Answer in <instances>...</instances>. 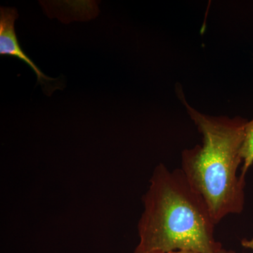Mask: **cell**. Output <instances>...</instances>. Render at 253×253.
<instances>
[{
    "mask_svg": "<svg viewBox=\"0 0 253 253\" xmlns=\"http://www.w3.org/2000/svg\"><path fill=\"white\" fill-rule=\"evenodd\" d=\"M142 201L134 253H221L224 249L214 238L215 224L206 204L181 169L156 166Z\"/></svg>",
    "mask_w": 253,
    "mask_h": 253,
    "instance_id": "obj_1",
    "label": "cell"
},
{
    "mask_svg": "<svg viewBox=\"0 0 253 253\" xmlns=\"http://www.w3.org/2000/svg\"><path fill=\"white\" fill-rule=\"evenodd\" d=\"M161 253V252H155V253Z\"/></svg>",
    "mask_w": 253,
    "mask_h": 253,
    "instance_id": "obj_8",
    "label": "cell"
},
{
    "mask_svg": "<svg viewBox=\"0 0 253 253\" xmlns=\"http://www.w3.org/2000/svg\"><path fill=\"white\" fill-rule=\"evenodd\" d=\"M179 89L178 96L203 136L202 145L182 151L180 169L217 225L226 216L244 211L246 180L238 169L248 121L203 114L188 104Z\"/></svg>",
    "mask_w": 253,
    "mask_h": 253,
    "instance_id": "obj_2",
    "label": "cell"
},
{
    "mask_svg": "<svg viewBox=\"0 0 253 253\" xmlns=\"http://www.w3.org/2000/svg\"><path fill=\"white\" fill-rule=\"evenodd\" d=\"M18 18L16 8H0V55L12 56L26 63L36 73L37 84H41L44 94L51 96L56 89L64 88V81L61 77L52 78L46 76L23 51L15 31V21Z\"/></svg>",
    "mask_w": 253,
    "mask_h": 253,
    "instance_id": "obj_3",
    "label": "cell"
},
{
    "mask_svg": "<svg viewBox=\"0 0 253 253\" xmlns=\"http://www.w3.org/2000/svg\"><path fill=\"white\" fill-rule=\"evenodd\" d=\"M241 156L243 158V166L240 176L246 180V174L253 165V119L251 121H248L246 126Z\"/></svg>",
    "mask_w": 253,
    "mask_h": 253,
    "instance_id": "obj_4",
    "label": "cell"
},
{
    "mask_svg": "<svg viewBox=\"0 0 253 253\" xmlns=\"http://www.w3.org/2000/svg\"><path fill=\"white\" fill-rule=\"evenodd\" d=\"M241 244L246 249H251L253 251V239L251 240L243 239Z\"/></svg>",
    "mask_w": 253,
    "mask_h": 253,
    "instance_id": "obj_5",
    "label": "cell"
},
{
    "mask_svg": "<svg viewBox=\"0 0 253 253\" xmlns=\"http://www.w3.org/2000/svg\"><path fill=\"white\" fill-rule=\"evenodd\" d=\"M231 251H226L225 249H223V251H221V253H230ZM169 253H201L199 252H196V251H173V252H170Z\"/></svg>",
    "mask_w": 253,
    "mask_h": 253,
    "instance_id": "obj_6",
    "label": "cell"
},
{
    "mask_svg": "<svg viewBox=\"0 0 253 253\" xmlns=\"http://www.w3.org/2000/svg\"><path fill=\"white\" fill-rule=\"evenodd\" d=\"M230 253H236V252H234V251H231Z\"/></svg>",
    "mask_w": 253,
    "mask_h": 253,
    "instance_id": "obj_7",
    "label": "cell"
}]
</instances>
